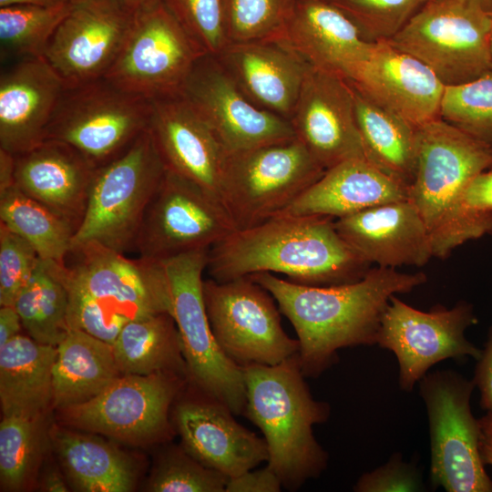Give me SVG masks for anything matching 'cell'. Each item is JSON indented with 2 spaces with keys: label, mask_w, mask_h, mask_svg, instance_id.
<instances>
[{
  "label": "cell",
  "mask_w": 492,
  "mask_h": 492,
  "mask_svg": "<svg viewBox=\"0 0 492 492\" xmlns=\"http://www.w3.org/2000/svg\"><path fill=\"white\" fill-rule=\"evenodd\" d=\"M42 417L3 416L0 423V481L4 490L26 486L39 460Z\"/></svg>",
  "instance_id": "74e56055"
},
{
  "label": "cell",
  "mask_w": 492,
  "mask_h": 492,
  "mask_svg": "<svg viewBox=\"0 0 492 492\" xmlns=\"http://www.w3.org/2000/svg\"><path fill=\"white\" fill-rule=\"evenodd\" d=\"M74 4H77V3H79V2H82V1H85V0H71Z\"/></svg>",
  "instance_id": "9f6ffc18"
},
{
  "label": "cell",
  "mask_w": 492,
  "mask_h": 492,
  "mask_svg": "<svg viewBox=\"0 0 492 492\" xmlns=\"http://www.w3.org/2000/svg\"><path fill=\"white\" fill-rule=\"evenodd\" d=\"M324 171L296 138L231 153L220 197L236 229H248L285 210Z\"/></svg>",
  "instance_id": "ba28073f"
},
{
  "label": "cell",
  "mask_w": 492,
  "mask_h": 492,
  "mask_svg": "<svg viewBox=\"0 0 492 492\" xmlns=\"http://www.w3.org/2000/svg\"><path fill=\"white\" fill-rule=\"evenodd\" d=\"M65 83L43 56L11 60L0 75V149L24 153L45 139Z\"/></svg>",
  "instance_id": "cb8c5ba5"
},
{
  "label": "cell",
  "mask_w": 492,
  "mask_h": 492,
  "mask_svg": "<svg viewBox=\"0 0 492 492\" xmlns=\"http://www.w3.org/2000/svg\"><path fill=\"white\" fill-rule=\"evenodd\" d=\"M56 347L18 334L0 347L3 416L43 417L53 401Z\"/></svg>",
  "instance_id": "f1b7e54d"
},
{
  "label": "cell",
  "mask_w": 492,
  "mask_h": 492,
  "mask_svg": "<svg viewBox=\"0 0 492 492\" xmlns=\"http://www.w3.org/2000/svg\"><path fill=\"white\" fill-rule=\"evenodd\" d=\"M216 58L254 104L290 119L310 65L303 58L276 40L229 43Z\"/></svg>",
  "instance_id": "4316f807"
},
{
  "label": "cell",
  "mask_w": 492,
  "mask_h": 492,
  "mask_svg": "<svg viewBox=\"0 0 492 492\" xmlns=\"http://www.w3.org/2000/svg\"><path fill=\"white\" fill-rule=\"evenodd\" d=\"M166 170L149 129L117 158L97 167L72 246L97 242L121 253L134 250L147 208Z\"/></svg>",
  "instance_id": "5b68a950"
},
{
  "label": "cell",
  "mask_w": 492,
  "mask_h": 492,
  "mask_svg": "<svg viewBox=\"0 0 492 492\" xmlns=\"http://www.w3.org/2000/svg\"><path fill=\"white\" fill-rule=\"evenodd\" d=\"M479 391V405L484 411L492 409V326L488 329L487 341L477 360L472 379Z\"/></svg>",
  "instance_id": "7dc6e473"
},
{
  "label": "cell",
  "mask_w": 492,
  "mask_h": 492,
  "mask_svg": "<svg viewBox=\"0 0 492 492\" xmlns=\"http://www.w3.org/2000/svg\"><path fill=\"white\" fill-rule=\"evenodd\" d=\"M228 479L183 447H171L159 457L147 488L152 492H225Z\"/></svg>",
  "instance_id": "60d3db41"
},
{
  "label": "cell",
  "mask_w": 492,
  "mask_h": 492,
  "mask_svg": "<svg viewBox=\"0 0 492 492\" xmlns=\"http://www.w3.org/2000/svg\"><path fill=\"white\" fill-rule=\"evenodd\" d=\"M150 104L148 129L166 169L220 199L228 152L212 128L180 94Z\"/></svg>",
  "instance_id": "44dd1931"
},
{
  "label": "cell",
  "mask_w": 492,
  "mask_h": 492,
  "mask_svg": "<svg viewBox=\"0 0 492 492\" xmlns=\"http://www.w3.org/2000/svg\"><path fill=\"white\" fill-rule=\"evenodd\" d=\"M492 234V169L478 174L431 233L433 257L446 259L465 242Z\"/></svg>",
  "instance_id": "d590c367"
},
{
  "label": "cell",
  "mask_w": 492,
  "mask_h": 492,
  "mask_svg": "<svg viewBox=\"0 0 492 492\" xmlns=\"http://www.w3.org/2000/svg\"><path fill=\"white\" fill-rule=\"evenodd\" d=\"M405 200H409L405 185L365 159H352L326 169L277 215H321L336 220L370 207Z\"/></svg>",
  "instance_id": "83f0119b"
},
{
  "label": "cell",
  "mask_w": 492,
  "mask_h": 492,
  "mask_svg": "<svg viewBox=\"0 0 492 492\" xmlns=\"http://www.w3.org/2000/svg\"><path fill=\"white\" fill-rule=\"evenodd\" d=\"M74 5L69 1L53 6L12 5L0 7L2 61L43 56L50 39Z\"/></svg>",
  "instance_id": "8d00e7d4"
},
{
  "label": "cell",
  "mask_w": 492,
  "mask_h": 492,
  "mask_svg": "<svg viewBox=\"0 0 492 492\" xmlns=\"http://www.w3.org/2000/svg\"><path fill=\"white\" fill-rule=\"evenodd\" d=\"M150 113L149 99L106 77L65 86L45 139L65 142L99 167L124 152L148 129Z\"/></svg>",
  "instance_id": "9c48e42d"
},
{
  "label": "cell",
  "mask_w": 492,
  "mask_h": 492,
  "mask_svg": "<svg viewBox=\"0 0 492 492\" xmlns=\"http://www.w3.org/2000/svg\"><path fill=\"white\" fill-rule=\"evenodd\" d=\"M192 40L216 56L228 45L224 0H160Z\"/></svg>",
  "instance_id": "7bdbcfd3"
},
{
  "label": "cell",
  "mask_w": 492,
  "mask_h": 492,
  "mask_svg": "<svg viewBox=\"0 0 492 492\" xmlns=\"http://www.w3.org/2000/svg\"><path fill=\"white\" fill-rule=\"evenodd\" d=\"M343 12L369 42L395 36L428 0H326Z\"/></svg>",
  "instance_id": "b9f144b4"
},
{
  "label": "cell",
  "mask_w": 492,
  "mask_h": 492,
  "mask_svg": "<svg viewBox=\"0 0 492 492\" xmlns=\"http://www.w3.org/2000/svg\"><path fill=\"white\" fill-rule=\"evenodd\" d=\"M0 223L26 240L39 257L65 263L75 228L15 185L0 191Z\"/></svg>",
  "instance_id": "e575fe53"
},
{
  "label": "cell",
  "mask_w": 492,
  "mask_h": 492,
  "mask_svg": "<svg viewBox=\"0 0 492 492\" xmlns=\"http://www.w3.org/2000/svg\"><path fill=\"white\" fill-rule=\"evenodd\" d=\"M182 376L172 372L121 374L95 397L61 409L63 418L77 428L123 441L165 437Z\"/></svg>",
  "instance_id": "2e32d148"
},
{
  "label": "cell",
  "mask_w": 492,
  "mask_h": 492,
  "mask_svg": "<svg viewBox=\"0 0 492 492\" xmlns=\"http://www.w3.org/2000/svg\"><path fill=\"white\" fill-rule=\"evenodd\" d=\"M133 13L118 0L74 5L50 39L43 57L66 86L104 77L129 31Z\"/></svg>",
  "instance_id": "d6986e66"
},
{
  "label": "cell",
  "mask_w": 492,
  "mask_h": 492,
  "mask_svg": "<svg viewBox=\"0 0 492 492\" xmlns=\"http://www.w3.org/2000/svg\"><path fill=\"white\" fill-rule=\"evenodd\" d=\"M15 307L32 339L56 347L70 330L65 263L40 258Z\"/></svg>",
  "instance_id": "836d02e7"
},
{
  "label": "cell",
  "mask_w": 492,
  "mask_h": 492,
  "mask_svg": "<svg viewBox=\"0 0 492 492\" xmlns=\"http://www.w3.org/2000/svg\"><path fill=\"white\" fill-rule=\"evenodd\" d=\"M370 267L339 235L334 219L276 215L214 244L206 270L218 282L271 272L299 284L330 286L356 282Z\"/></svg>",
  "instance_id": "7a4b0ae2"
},
{
  "label": "cell",
  "mask_w": 492,
  "mask_h": 492,
  "mask_svg": "<svg viewBox=\"0 0 492 492\" xmlns=\"http://www.w3.org/2000/svg\"><path fill=\"white\" fill-rule=\"evenodd\" d=\"M205 52L160 0L133 14L126 39L104 77L148 99L179 94Z\"/></svg>",
  "instance_id": "7c38bea8"
},
{
  "label": "cell",
  "mask_w": 492,
  "mask_h": 492,
  "mask_svg": "<svg viewBox=\"0 0 492 492\" xmlns=\"http://www.w3.org/2000/svg\"><path fill=\"white\" fill-rule=\"evenodd\" d=\"M289 120L295 138L325 170L352 159L368 160L352 88L342 76L309 65Z\"/></svg>",
  "instance_id": "ac0fdd59"
},
{
  "label": "cell",
  "mask_w": 492,
  "mask_h": 492,
  "mask_svg": "<svg viewBox=\"0 0 492 492\" xmlns=\"http://www.w3.org/2000/svg\"><path fill=\"white\" fill-rule=\"evenodd\" d=\"M440 118L492 148V72L446 87Z\"/></svg>",
  "instance_id": "f35d334b"
},
{
  "label": "cell",
  "mask_w": 492,
  "mask_h": 492,
  "mask_svg": "<svg viewBox=\"0 0 492 492\" xmlns=\"http://www.w3.org/2000/svg\"><path fill=\"white\" fill-rule=\"evenodd\" d=\"M491 56H492V37H491Z\"/></svg>",
  "instance_id": "6f0895ef"
},
{
  "label": "cell",
  "mask_w": 492,
  "mask_h": 492,
  "mask_svg": "<svg viewBox=\"0 0 492 492\" xmlns=\"http://www.w3.org/2000/svg\"><path fill=\"white\" fill-rule=\"evenodd\" d=\"M246 386L243 415L263 435L267 466L282 487L296 490L327 467L328 454L313 425L330 416V405L315 400L304 380L299 353L275 365L242 367Z\"/></svg>",
  "instance_id": "277c9868"
},
{
  "label": "cell",
  "mask_w": 492,
  "mask_h": 492,
  "mask_svg": "<svg viewBox=\"0 0 492 492\" xmlns=\"http://www.w3.org/2000/svg\"><path fill=\"white\" fill-rule=\"evenodd\" d=\"M23 327L15 305H3L0 309V347L16 337Z\"/></svg>",
  "instance_id": "c3c4849f"
},
{
  "label": "cell",
  "mask_w": 492,
  "mask_h": 492,
  "mask_svg": "<svg viewBox=\"0 0 492 492\" xmlns=\"http://www.w3.org/2000/svg\"><path fill=\"white\" fill-rule=\"evenodd\" d=\"M40 257L20 235L0 223V305H15Z\"/></svg>",
  "instance_id": "ee69618b"
},
{
  "label": "cell",
  "mask_w": 492,
  "mask_h": 492,
  "mask_svg": "<svg viewBox=\"0 0 492 492\" xmlns=\"http://www.w3.org/2000/svg\"><path fill=\"white\" fill-rule=\"evenodd\" d=\"M43 487L46 491L50 492H65L68 490L62 477L55 470L46 473L44 477Z\"/></svg>",
  "instance_id": "816d5d0a"
},
{
  "label": "cell",
  "mask_w": 492,
  "mask_h": 492,
  "mask_svg": "<svg viewBox=\"0 0 492 492\" xmlns=\"http://www.w3.org/2000/svg\"><path fill=\"white\" fill-rule=\"evenodd\" d=\"M208 252H189L161 262L169 285L170 314L179 333L187 377L194 386L224 403L235 415H243V369L219 346L206 312L202 273Z\"/></svg>",
  "instance_id": "52a82bcc"
},
{
  "label": "cell",
  "mask_w": 492,
  "mask_h": 492,
  "mask_svg": "<svg viewBox=\"0 0 492 492\" xmlns=\"http://www.w3.org/2000/svg\"><path fill=\"white\" fill-rule=\"evenodd\" d=\"M308 64L344 78L368 58L373 43L356 25L326 0H297L280 36L274 39Z\"/></svg>",
  "instance_id": "484cf974"
},
{
  "label": "cell",
  "mask_w": 492,
  "mask_h": 492,
  "mask_svg": "<svg viewBox=\"0 0 492 492\" xmlns=\"http://www.w3.org/2000/svg\"><path fill=\"white\" fill-rule=\"evenodd\" d=\"M349 84L368 160L409 189L416 163L417 128Z\"/></svg>",
  "instance_id": "4dcf8cb0"
},
{
  "label": "cell",
  "mask_w": 492,
  "mask_h": 492,
  "mask_svg": "<svg viewBox=\"0 0 492 492\" xmlns=\"http://www.w3.org/2000/svg\"><path fill=\"white\" fill-rule=\"evenodd\" d=\"M418 383L429 425L433 487L492 492V479L478 451V419L470 406L473 381L454 370H437Z\"/></svg>",
  "instance_id": "30bf717a"
},
{
  "label": "cell",
  "mask_w": 492,
  "mask_h": 492,
  "mask_svg": "<svg viewBox=\"0 0 492 492\" xmlns=\"http://www.w3.org/2000/svg\"><path fill=\"white\" fill-rule=\"evenodd\" d=\"M253 469L230 477L225 492H280L282 490L281 479L270 467Z\"/></svg>",
  "instance_id": "bcb514c9"
},
{
  "label": "cell",
  "mask_w": 492,
  "mask_h": 492,
  "mask_svg": "<svg viewBox=\"0 0 492 492\" xmlns=\"http://www.w3.org/2000/svg\"><path fill=\"white\" fill-rule=\"evenodd\" d=\"M120 375L112 344L70 329L56 346L52 405L63 409L87 402Z\"/></svg>",
  "instance_id": "f546056e"
},
{
  "label": "cell",
  "mask_w": 492,
  "mask_h": 492,
  "mask_svg": "<svg viewBox=\"0 0 492 492\" xmlns=\"http://www.w3.org/2000/svg\"><path fill=\"white\" fill-rule=\"evenodd\" d=\"M65 262L68 325L110 344L129 322L170 313L161 262L130 259L97 242L71 247Z\"/></svg>",
  "instance_id": "3957f363"
},
{
  "label": "cell",
  "mask_w": 492,
  "mask_h": 492,
  "mask_svg": "<svg viewBox=\"0 0 492 492\" xmlns=\"http://www.w3.org/2000/svg\"><path fill=\"white\" fill-rule=\"evenodd\" d=\"M179 94L212 128L228 154L295 138L289 119L260 108L216 56L195 64Z\"/></svg>",
  "instance_id": "e0dca14e"
},
{
  "label": "cell",
  "mask_w": 492,
  "mask_h": 492,
  "mask_svg": "<svg viewBox=\"0 0 492 492\" xmlns=\"http://www.w3.org/2000/svg\"><path fill=\"white\" fill-rule=\"evenodd\" d=\"M478 451L484 466H492V409L478 418Z\"/></svg>",
  "instance_id": "681fc988"
},
{
  "label": "cell",
  "mask_w": 492,
  "mask_h": 492,
  "mask_svg": "<svg viewBox=\"0 0 492 492\" xmlns=\"http://www.w3.org/2000/svg\"><path fill=\"white\" fill-rule=\"evenodd\" d=\"M236 226L215 194L166 170L145 212L134 250L153 262L210 250Z\"/></svg>",
  "instance_id": "4fadbf2b"
},
{
  "label": "cell",
  "mask_w": 492,
  "mask_h": 492,
  "mask_svg": "<svg viewBox=\"0 0 492 492\" xmlns=\"http://www.w3.org/2000/svg\"><path fill=\"white\" fill-rule=\"evenodd\" d=\"M56 446L70 482L84 492L132 490L136 471L132 460L117 446L96 436L59 431Z\"/></svg>",
  "instance_id": "d6a6232c"
},
{
  "label": "cell",
  "mask_w": 492,
  "mask_h": 492,
  "mask_svg": "<svg viewBox=\"0 0 492 492\" xmlns=\"http://www.w3.org/2000/svg\"><path fill=\"white\" fill-rule=\"evenodd\" d=\"M297 0H224L225 32L229 43L276 39Z\"/></svg>",
  "instance_id": "ab89813d"
},
{
  "label": "cell",
  "mask_w": 492,
  "mask_h": 492,
  "mask_svg": "<svg viewBox=\"0 0 492 492\" xmlns=\"http://www.w3.org/2000/svg\"><path fill=\"white\" fill-rule=\"evenodd\" d=\"M119 3L125 6L129 12L135 13L137 10L141 7L149 5L154 0H118Z\"/></svg>",
  "instance_id": "db71d44e"
},
{
  "label": "cell",
  "mask_w": 492,
  "mask_h": 492,
  "mask_svg": "<svg viewBox=\"0 0 492 492\" xmlns=\"http://www.w3.org/2000/svg\"><path fill=\"white\" fill-rule=\"evenodd\" d=\"M173 415L185 451L229 478L268 460L264 438L240 425L224 403L203 391L200 398L180 400Z\"/></svg>",
  "instance_id": "7402d4cb"
},
{
  "label": "cell",
  "mask_w": 492,
  "mask_h": 492,
  "mask_svg": "<svg viewBox=\"0 0 492 492\" xmlns=\"http://www.w3.org/2000/svg\"><path fill=\"white\" fill-rule=\"evenodd\" d=\"M345 79L415 128L440 118L446 86L422 61L386 40L374 42L368 58Z\"/></svg>",
  "instance_id": "ffe728a7"
},
{
  "label": "cell",
  "mask_w": 492,
  "mask_h": 492,
  "mask_svg": "<svg viewBox=\"0 0 492 492\" xmlns=\"http://www.w3.org/2000/svg\"><path fill=\"white\" fill-rule=\"evenodd\" d=\"M112 348L121 374L172 372L187 376L179 333L169 313L128 323Z\"/></svg>",
  "instance_id": "1f68e13d"
},
{
  "label": "cell",
  "mask_w": 492,
  "mask_h": 492,
  "mask_svg": "<svg viewBox=\"0 0 492 492\" xmlns=\"http://www.w3.org/2000/svg\"><path fill=\"white\" fill-rule=\"evenodd\" d=\"M15 156L14 185L66 219L77 231L97 167L72 146L56 139H45Z\"/></svg>",
  "instance_id": "d4e9b609"
},
{
  "label": "cell",
  "mask_w": 492,
  "mask_h": 492,
  "mask_svg": "<svg viewBox=\"0 0 492 492\" xmlns=\"http://www.w3.org/2000/svg\"><path fill=\"white\" fill-rule=\"evenodd\" d=\"M69 1L71 0H0V7L12 5H35L42 6H53Z\"/></svg>",
  "instance_id": "f5cc1de1"
},
{
  "label": "cell",
  "mask_w": 492,
  "mask_h": 492,
  "mask_svg": "<svg viewBox=\"0 0 492 492\" xmlns=\"http://www.w3.org/2000/svg\"><path fill=\"white\" fill-rule=\"evenodd\" d=\"M15 156L0 149V191L14 185Z\"/></svg>",
  "instance_id": "f907efd6"
},
{
  "label": "cell",
  "mask_w": 492,
  "mask_h": 492,
  "mask_svg": "<svg viewBox=\"0 0 492 492\" xmlns=\"http://www.w3.org/2000/svg\"><path fill=\"white\" fill-rule=\"evenodd\" d=\"M202 291L213 335L239 366L275 365L299 353L298 339L282 326L274 298L249 276L203 280Z\"/></svg>",
  "instance_id": "8fae6325"
},
{
  "label": "cell",
  "mask_w": 492,
  "mask_h": 492,
  "mask_svg": "<svg viewBox=\"0 0 492 492\" xmlns=\"http://www.w3.org/2000/svg\"><path fill=\"white\" fill-rule=\"evenodd\" d=\"M343 241L371 265L423 266L433 257L432 241L410 200L392 201L334 220Z\"/></svg>",
  "instance_id": "603a6c76"
},
{
  "label": "cell",
  "mask_w": 492,
  "mask_h": 492,
  "mask_svg": "<svg viewBox=\"0 0 492 492\" xmlns=\"http://www.w3.org/2000/svg\"><path fill=\"white\" fill-rule=\"evenodd\" d=\"M492 169V148L441 118L417 128L409 200L431 233L478 174Z\"/></svg>",
  "instance_id": "9a60e30c"
},
{
  "label": "cell",
  "mask_w": 492,
  "mask_h": 492,
  "mask_svg": "<svg viewBox=\"0 0 492 492\" xmlns=\"http://www.w3.org/2000/svg\"><path fill=\"white\" fill-rule=\"evenodd\" d=\"M477 322L473 304L466 301H459L451 309L437 305L424 312L393 295L383 314L376 343L395 355L399 386L410 392L443 360L479 358L481 349L465 335Z\"/></svg>",
  "instance_id": "5bb4252c"
},
{
  "label": "cell",
  "mask_w": 492,
  "mask_h": 492,
  "mask_svg": "<svg viewBox=\"0 0 492 492\" xmlns=\"http://www.w3.org/2000/svg\"><path fill=\"white\" fill-rule=\"evenodd\" d=\"M356 492L421 491L424 485L415 466L405 463L400 453L383 466L363 474L354 487Z\"/></svg>",
  "instance_id": "f6af8a7d"
},
{
  "label": "cell",
  "mask_w": 492,
  "mask_h": 492,
  "mask_svg": "<svg viewBox=\"0 0 492 492\" xmlns=\"http://www.w3.org/2000/svg\"><path fill=\"white\" fill-rule=\"evenodd\" d=\"M492 15L466 0H428L391 39L447 86L492 72Z\"/></svg>",
  "instance_id": "8992f818"
},
{
  "label": "cell",
  "mask_w": 492,
  "mask_h": 492,
  "mask_svg": "<svg viewBox=\"0 0 492 492\" xmlns=\"http://www.w3.org/2000/svg\"><path fill=\"white\" fill-rule=\"evenodd\" d=\"M492 15V0H466Z\"/></svg>",
  "instance_id": "11a10c76"
},
{
  "label": "cell",
  "mask_w": 492,
  "mask_h": 492,
  "mask_svg": "<svg viewBox=\"0 0 492 492\" xmlns=\"http://www.w3.org/2000/svg\"><path fill=\"white\" fill-rule=\"evenodd\" d=\"M274 298L300 343L305 377L316 378L338 361V351L376 343L390 298L424 284L426 274L371 268L360 280L337 285L299 284L271 272L249 276Z\"/></svg>",
  "instance_id": "6da1fadb"
}]
</instances>
